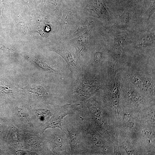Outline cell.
<instances>
[{
  "mask_svg": "<svg viewBox=\"0 0 155 155\" xmlns=\"http://www.w3.org/2000/svg\"><path fill=\"white\" fill-rule=\"evenodd\" d=\"M18 115L20 117L24 118L25 117L26 113L22 109L19 108L18 110Z\"/></svg>",
  "mask_w": 155,
  "mask_h": 155,
  "instance_id": "cell-11",
  "label": "cell"
},
{
  "mask_svg": "<svg viewBox=\"0 0 155 155\" xmlns=\"http://www.w3.org/2000/svg\"><path fill=\"white\" fill-rule=\"evenodd\" d=\"M54 142V146L57 151L61 153L63 152L65 149V146L64 141L63 138L59 136H57Z\"/></svg>",
  "mask_w": 155,
  "mask_h": 155,
  "instance_id": "cell-5",
  "label": "cell"
},
{
  "mask_svg": "<svg viewBox=\"0 0 155 155\" xmlns=\"http://www.w3.org/2000/svg\"><path fill=\"white\" fill-rule=\"evenodd\" d=\"M143 133L144 134V135L146 136H149V135H150L151 134L150 132L147 131H144Z\"/></svg>",
  "mask_w": 155,
  "mask_h": 155,
  "instance_id": "cell-14",
  "label": "cell"
},
{
  "mask_svg": "<svg viewBox=\"0 0 155 155\" xmlns=\"http://www.w3.org/2000/svg\"><path fill=\"white\" fill-rule=\"evenodd\" d=\"M114 150L115 154H121L118 145L117 144V143L115 144L114 145Z\"/></svg>",
  "mask_w": 155,
  "mask_h": 155,
  "instance_id": "cell-13",
  "label": "cell"
},
{
  "mask_svg": "<svg viewBox=\"0 0 155 155\" xmlns=\"http://www.w3.org/2000/svg\"><path fill=\"white\" fill-rule=\"evenodd\" d=\"M69 135V144L71 152H73L78 142V133L73 127L68 130Z\"/></svg>",
  "mask_w": 155,
  "mask_h": 155,
  "instance_id": "cell-2",
  "label": "cell"
},
{
  "mask_svg": "<svg viewBox=\"0 0 155 155\" xmlns=\"http://www.w3.org/2000/svg\"><path fill=\"white\" fill-rule=\"evenodd\" d=\"M56 52L61 55L67 63L72 66H76L75 61L69 51L67 49H60L56 50Z\"/></svg>",
  "mask_w": 155,
  "mask_h": 155,
  "instance_id": "cell-3",
  "label": "cell"
},
{
  "mask_svg": "<svg viewBox=\"0 0 155 155\" xmlns=\"http://www.w3.org/2000/svg\"><path fill=\"white\" fill-rule=\"evenodd\" d=\"M135 123L131 119L128 120L127 123V126L130 128H132L134 126Z\"/></svg>",
  "mask_w": 155,
  "mask_h": 155,
  "instance_id": "cell-12",
  "label": "cell"
},
{
  "mask_svg": "<svg viewBox=\"0 0 155 155\" xmlns=\"http://www.w3.org/2000/svg\"><path fill=\"white\" fill-rule=\"evenodd\" d=\"M123 147L127 154L131 155L133 154V151L131 147L127 143L124 142Z\"/></svg>",
  "mask_w": 155,
  "mask_h": 155,
  "instance_id": "cell-10",
  "label": "cell"
},
{
  "mask_svg": "<svg viewBox=\"0 0 155 155\" xmlns=\"http://www.w3.org/2000/svg\"><path fill=\"white\" fill-rule=\"evenodd\" d=\"M5 49V47L3 45L0 44V50H3Z\"/></svg>",
  "mask_w": 155,
  "mask_h": 155,
  "instance_id": "cell-15",
  "label": "cell"
},
{
  "mask_svg": "<svg viewBox=\"0 0 155 155\" xmlns=\"http://www.w3.org/2000/svg\"><path fill=\"white\" fill-rule=\"evenodd\" d=\"M34 61L37 65L45 70L52 72L56 71L50 66L40 60L35 59H34Z\"/></svg>",
  "mask_w": 155,
  "mask_h": 155,
  "instance_id": "cell-6",
  "label": "cell"
},
{
  "mask_svg": "<svg viewBox=\"0 0 155 155\" xmlns=\"http://www.w3.org/2000/svg\"><path fill=\"white\" fill-rule=\"evenodd\" d=\"M50 26L47 24H42L38 28V32L42 36H46L51 30Z\"/></svg>",
  "mask_w": 155,
  "mask_h": 155,
  "instance_id": "cell-7",
  "label": "cell"
},
{
  "mask_svg": "<svg viewBox=\"0 0 155 155\" xmlns=\"http://www.w3.org/2000/svg\"><path fill=\"white\" fill-rule=\"evenodd\" d=\"M111 99L114 105H116L119 104V95L118 91H116L113 94Z\"/></svg>",
  "mask_w": 155,
  "mask_h": 155,
  "instance_id": "cell-8",
  "label": "cell"
},
{
  "mask_svg": "<svg viewBox=\"0 0 155 155\" xmlns=\"http://www.w3.org/2000/svg\"><path fill=\"white\" fill-rule=\"evenodd\" d=\"M67 114L66 111L60 110L54 117V118L49 123L48 127L52 128L57 127L62 129L61 122L63 118Z\"/></svg>",
  "mask_w": 155,
  "mask_h": 155,
  "instance_id": "cell-1",
  "label": "cell"
},
{
  "mask_svg": "<svg viewBox=\"0 0 155 155\" xmlns=\"http://www.w3.org/2000/svg\"><path fill=\"white\" fill-rule=\"evenodd\" d=\"M89 110L94 119L97 121L101 122L102 120V113L99 109L94 106L89 107Z\"/></svg>",
  "mask_w": 155,
  "mask_h": 155,
  "instance_id": "cell-4",
  "label": "cell"
},
{
  "mask_svg": "<svg viewBox=\"0 0 155 155\" xmlns=\"http://www.w3.org/2000/svg\"><path fill=\"white\" fill-rule=\"evenodd\" d=\"M151 120H152V122H154V120H155V116H154V115H153L152 117H151Z\"/></svg>",
  "mask_w": 155,
  "mask_h": 155,
  "instance_id": "cell-16",
  "label": "cell"
},
{
  "mask_svg": "<svg viewBox=\"0 0 155 155\" xmlns=\"http://www.w3.org/2000/svg\"><path fill=\"white\" fill-rule=\"evenodd\" d=\"M38 115L41 117H44L47 116L49 113V111L47 110L40 109L36 111Z\"/></svg>",
  "mask_w": 155,
  "mask_h": 155,
  "instance_id": "cell-9",
  "label": "cell"
}]
</instances>
